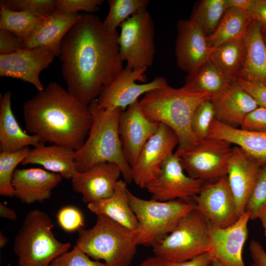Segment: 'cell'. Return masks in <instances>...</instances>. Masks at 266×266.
I'll use <instances>...</instances> for the list:
<instances>
[{"label":"cell","instance_id":"ffe728a7","mask_svg":"<svg viewBox=\"0 0 266 266\" xmlns=\"http://www.w3.org/2000/svg\"><path fill=\"white\" fill-rule=\"evenodd\" d=\"M261 167L240 148H233L227 177L238 217L245 212Z\"/></svg>","mask_w":266,"mask_h":266},{"label":"cell","instance_id":"603a6c76","mask_svg":"<svg viewBox=\"0 0 266 266\" xmlns=\"http://www.w3.org/2000/svg\"><path fill=\"white\" fill-rule=\"evenodd\" d=\"M207 138L221 139L243 150L260 166L266 164V132L249 131L223 124L214 119Z\"/></svg>","mask_w":266,"mask_h":266},{"label":"cell","instance_id":"f6af8a7d","mask_svg":"<svg viewBox=\"0 0 266 266\" xmlns=\"http://www.w3.org/2000/svg\"><path fill=\"white\" fill-rule=\"evenodd\" d=\"M234 81L254 98L260 106L266 108V86L240 79Z\"/></svg>","mask_w":266,"mask_h":266},{"label":"cell","instance_id":"5b68a950","mask_svg":"<svg viewBox=\"0 0 266 266\" xmlns=\"http://www.w3.org/2000/svg\"><path fill=\"white\" fill-rule=\"evenodd\" d=\"M76 245L91 259L108 266H129L138 246L134 231L103 215H97L93 227L77 231Z\"/></svg>","mask_w":266,"mask_h":266},{"label":"cell","instance_id":"5bb4252c","mask_svg":"<svg viewBox=\"0 0 266 266\" xmlns=\"http://www.w3.org/2000/svg\"><path fill=\"white\" fill-rule=\"evenodd\" d=\"M193 200L196 209L216 227H228L239 218L227 175L205 182Z\"/></svg>","mask_w":266,"mask_h":266},{"label":"cell","instance_id":"277c9868","mask_svg":"<svg viewBox=\"0 0 266 266\" xmlns=\"http://www.w3.org/2000/svg\"><path fill=\"white\" fill-rule=\"evenodd\" d=\"M92 126L83 145L75 151L76 171H84L101 163H113L120 167L124 180L133 181L131 167L125 159L119 133V123L123 110L103 109L96 100L89 105Z\"/></svg>","mask_w":266,"mask_h":266},{"label":"cell","instance_id":"bcb514c9","mask_svg":"<svg viewBox=\"0 0 266 266\" xmlns=\"http://www.w3.org/2000/svg\"><path fill=\"white\" fill-rule=\"evenodd\" d=\"M248 12L251 19L259 25L262 32L266 33V0H253Z\"/></svg>","mask_w":266,"mask_h":266},{"label":"cell","instance_id":"816d5d0a","mask_svg":"<svg viewBox=\"0 0 266 266\" xmlns=\"http://www.w3.org/2000/svg\"><path fill=\"white\" fill-rule=\"evenodd\" d=\"M8 242V239L3 234L0 232V248H3Z\"/></svg>","mask_w":266,"mask_h":266},{"label":"cell","instance_id":"30bf717a","mask_svg":"<svg viewBox=\"0 0 266 266\" xmlns=\"http://www.w3.org/2000/svg\"><path fill=\"white\" fill-rule=\"evenodd\" d=\"M232 149L229 142L206 138L178 157L189 176L205 182H214L227 175Z\"/></svg>","mask_w":266,"mask_h":266},{"label":"cell","instance_id":"e575fe53","mask_svg":"<svg viewBox=\"0 0 266 266\" xmlns=\"http://www.w3.org/2000/svg\"><path fill=\"white\" fill-rule=\"evenodd\" d=\"M30 149L25 148L14 152H0V195L12 198L14 191L12 185L13 175L16 166L21 164Z\"/></svg>","mask_w":266,"mask_h":266},{"label":"cell","instance_id":"ac0fdd59","mask_svg":"<svg viewBox=\"0 0 266 266\" xmlns=\"http://www.w3.org/2000/svg\"><path fill=\"white\" fill-rule=\"evenodd\" d=\"M175 54L178 67L192 73L209 60L212 49L207 36L201 29L190 20H179Z\"/></svg>","mask_w":266,"mask_h":266},{"label":"cell","instance_id":"d6986e66","mask_svg":"<svg viewBox=\"0 0 266 266\" xmlns=\"http://www.w3.org/2000/svg\"><path fill=\"white\" fill-rule=\"evenodd\" d=\"M121 174L115 163L97 164L84 171H76L71 178L72 187L88 204L110 197Z\"/></svg>","mask_w":266,"mask_h":266},{"label":"cell","instance_id":"6da1fadb","mask_svg":"<svg viewBox=\"0 0 266 266\" xmlns=\"http://www.w3.org/2000/svg\"><path fill=\"white\" fill-rule=\"evenodd\" d=\"M118 32H111L92 13H81L60 49L67 90L87 105L124 69Z\"/></svg>","mask_w":266,"mask_h":266},{"label":"cell","instance_id":"b9f144b4","mask_svg":"<svg viewBox=\"0 0 266 266\" xmlns=\"http://www.w3.org/2000/svg\"><path fill=\"white\" fill-rule=\"evenodd\" d=\"M57 222L65 231L72 232L84 227V218L77 208L68 206L61 208L57 215Z\"/></svg>","mask_w":266,"mask_h":266},{"label":"cell","instance_id":"7dc6e473","mask_svg":"<svg viewBox=\"0 0 266 266\" xmlns=\"http://www.w3.org/2000/svg\"><path fill=\"white\" fill-rule=\"evenodd\" d=\"M249 251L255 266H266V251L261 243L255 240L251 241Z\"/></svg>","mask_w":266,"mask_h":266},{"label":"cell","instance_id":"52a82bcc","mask_svg":"<svg viewBox=\"0 0 266 266\" xmlns=\"http://www.w3.org/2000/svg\"><path fill=\"white\" fill-rule=\"evenodd\" d=\"M128 195L138 222L134 231L137 245L153 247L170 233L181 219L196 209L193 200H147L137 197L129 190Z\"/></svg>","mask_w":266,"mask_h":266},{"label":"cell","instance_id":"9c48e42d","mask_svg":"<svg viewBox=\"0 0 266 266\" xmlns=\"http://www.w3.org/2000/svg\"><path fill=\"white\" fill-rule=\"evenodd\" d=\"M119 52L125 67L140 69L151 66L155 54L154 26L146 9L130 17L120 26Z\"/></svg>","mask_w":266,"mask_h":266},{"label":"cell","instance_id":"74e56055","mask_svg":"<svg viewBox=\"0 0 266 266\" xmlns=\"http://www.w3.org/2000/svg\"><path fill=\"white\" fill-rule=\"evenodd\" d=\"M214 119L215 110L211 100L202 101L197 107L192 118L191 128L199 140L207 137Z\"/></svg>","mask_w":266,"mask_h":266},{"label":"cell","instance_id":"8fae6325","mask_svg":"<svg viewBox=\"0 0 266 266\" xmlns=\"http://www.w3.org/2000/svg\"><path fill=\"white\" fill-rule=\"evenodd\" d=\"M147 70L124 68L102 88L96 99L98 107L103 109L120 108L124 111L142 95L167 84L166 79L163 76H156L148 83H136V81H146Z\"/></svg>","mask_w":266,"mask_h":266},{"label":"cell","instance_id":"8d00e7d4","mask_svg":"<svg viewBox=\"0 0 266 266\" xmlns=\"http://www.w3.org/2000/svg\"><path fill=\"white\" fill-rule=\"evenodd\" d=\"M266 206V164L262 166L246 203L250 220L259 219Z\"/></svg>","mask_w":266,"mask_h":266},{"label":"cell","instance_id":"3957f363","mask_svg":"<svg viewBox=\"0 0 266 266\" xmlns=\"http://www.w3.org/2000/svg\"><path fill=\"white\" fill-rule=\"evenodd\" d=\"M212 99L209 94L167 84L146 93L139 103L149 119L166 125L176 133L178 145L174 154L178 157L199 141L191 128L192 118L200 103Z\"/></svg>","mask_w":266,"mask_h":266},{"label":"cell","instance_id":"1f68e13d","mask_svg":"<svg viewBox=\"0 0 266 266\" xmlns=\"http://www.w3.org/2000/svg\"><path fill=\"white\" fill-rule=\"evenodd\" d=\"M47 17L35 16L1 7L0 29L12 33L25 44L40 28Z\"/></svg>","mask_w":266,"mask_h":266},{"label":"cell","instance_id":"ba28073f","mask_svg":"<svg viewBox=\"0 0 266 266\" xmlns=\"http://www.w3.org/2000/svg\"><path fill=\"white\" fill-rule=\"evenodd\" d=\"M152 248L154 255L174 262L189 261L210 252L209 222L195 209Z\"/></svg>","mask_w":266,"mask_h":266},{"label":"cell","instance_id":"9a60e30c","mask_svg":"<svg viewBox=\"0 0 266 266\" xmlns=\"http://www.w3.org/2000/svg\"><path fill=\"white\" fill-rule=\"evenodd\" d=\"M55 56L44 47L24 49L15 53L0 55V76L18 79L35 87L44 89L39 74L53 61Z\"/></svg>","mask_w":266,"mask_h":266},{"label":"cell","instance_id":"8992f818","mask_svg":"<svg viewBox=\"0 0 266 266\" xmlns=\"http://www.w3.org/2000/svg\"><path fill=\"white\" fill-rule=\"evenodd\" d=\"M53 227L44 211L34 209L28 212L14 240L18 266H49L68 251L70 243L59 241L52 232Z\"/></svg>","mask_w":266,"mask_h":266},{"label":"cell","instance_id":"836d02e7","mask_svg":"<svg viewBox=\"0 0 266 266\" xmlns=\"http://www.w3.org/2000/svg\"><path fill=\"white\" fill-rule=\"evenodd\" d=\"M149 0H109V11L103 21L104 27L111 32L117 28L133 15L147 9Z\"/></svg>","mask_w":266,"mask_h":266},{"label":"cell","instance_id":"f546056e","mask_svg":"<svg viewBox=\"0 0 266 266\" xmlns=\"http://www.w3.org/2000/svg\"><path fill=\"white\" fill-rule=\"evenodd\" d=\"M251 20L247 11L227 9L216 29L207 36L209 47L212 50L225 43L243 38Z\"/></svg>","mask_w":266,"mask_h":266},{"label":"cell","instance_id":"7bdbcfd3","mask_svg":"<svg viewBox=\"0 0 266 266\" xmlns=\"http://www.w3.org/2000/svg\"><path fill=\"white\" fill-rule=\"evenodd\" d=\"M240 128L256 132H266V108L259 106L244 118Z\"/></svg>","mask_w":266,"mask_h":266},{"label":"cell","instance_id":"e0dca14e","mask_svg":"<svg viewBox=\"0 0 266 266\" xmlns=\"http://www.w3.org/2000/svg\"><path fill=\"white\" fill-rule=\"evenodd\" d=\"M250 214L244 212L233 225L219 228L209 222V236L212 257L223 266H245L242 249L248 235Z\"/></svg>","mask_w":266,"mask_h":266},{"label":"cell","instance_id":"f907efd6","mask_svg":"<svg viewBox=\"0 0 266 266\" xmlns=\"http://www.w3.org/2000/svg\"><path fill=\"white\" fill-rule=\"evenodd\" d=\"M259 219L261 221L264 229V234L266 237V206Z\"/></svg>","mask_w":266,"mask_h":266},{"label":"cell","instance_id":"ee69618b","mask_svg":"<svg viewBox=\"0 0 266 266\" xmlns=\"http://www.w3.org/2000/svg\"><path fill=\"white\" fill-rule=\"evenodd\" d=\"M25 49V43L10 31L0 29V55H7Z\"/></svg>","mask_w":266,"mask_h":266},{"label":"cell","instance_id":"c3c4849f","mask_svg":"<svg viewBox=\"0 0 266 266\" xmlns=\"http://www.w3.org/2000/svg\"><path fill=\"white\" fill-rule=\"evenodd\" d=\"M227 9L235 8L248 11L253 2V0H226Z\"/></svg>","mask_w":266,"mask_h":266},{"label":"cell","instance_id":"d4e9b609","mask_svg":"<svg viewBox=\"0 0 266 266\" xmlns=\"http://www.w3.org/2000/svg\"><path fill=\"white\" fill-rule=\"evenodd\" d=\"M75 151L67 147L39 143L30 149L21 164H37L47 170L71 179L76 171Z\"/></svg>","mask_w":266,"mask_h":266},{"label":"cell","instance_id":"db71d44e","mask_svg":"<svg viewBox=\"0 0 266 266\" xmlns=\"http://www.w3.org/2000/svg\"><path fill=\"white\" fill-rule=\"evenodd\" d=\"M263 37H264V40L266 43V33H263Z\"/></svg>","mask_w":266,"mask_h":266},{"label":"cell","instance_id":"4fadbf2b","mask_svg":"<svg viewBox=\"0 0 266 266\" xmlns=\"http://www.w3.org/2000/svg\"><path fill=\"white\" fill-rule=\"evenodd\" d=\"M179 158L171 154L163 165L158 176L146 187L151 199L162 201H192L205 183L186 175Z\"/></svg>","mask_w":266,"mask_h":266},{"label":"cell","instance_id":"4316f807","mask_svg":"<svg viewBox=\"0 0 266 266\" xmlns=\"http://www.w3.org/2000/svg\"><path fill=\"white\" fill-rule=\"evenodd\" d=\"M81 14L55 12L48 16L43 24L25 44V49L44 47L55 56H59L61 43L68 31L77 22Z\"/></svg>","mask_w":266,"mask_h":266},{"label":"cell","instance_id":"7a4b0ae2","mask_svg":"<svg viewBox=\"0 0 266 266\" xmlns=\"http://www.w3.org/2000/svg\"><path fill=\"white\" fill-rule=\"evenodd\" d=\"M23 109L27 130L43 143L77 151L83 145L92 126L89 105L55 82L26 101Z\"/></svg>","mask_w":266,"mask_h":266},{"label":"cell","instance_id":"7402d4cb","mask_svg":"<svg viewBox=\"0 0 266 266\" xmlns=\"http://www.w3.org/2000/svg\"><path fill=\"white\" fill-rule=\"evenodd\" d=\"M211 101L215 119L235 128L240 126L246 116L260 106L254 98L235 81Z\"/></svg>","mask_w":266,"mask_h":266},{"label":"cell","instance_id":"2e32d148","mask_svg":"<svg viewBox=\"0 0 266 266\" xmlns=\"http://www.w3.org/2000/svg\"><path fill=\"white\" fill-rule=\"evenodd\" d=\"M159 124L145 115L138 100L122 112L119 133L124 157L131 167L135 163L145 144L157 131Z\"/></svg>","mask_w":266,"mask_h":266},{"label":"cell","instance_id":"d590c367","mask_svg":"<svg viewBox=\"0 0 266 266\" xmlns=\"http://www.w3.org/2000/svg\"><path fill=\"white\" fill-rule=\"evenodd\" d=\"M55 0H0V7L47 17L55 12Z\"/></svg>","mask_w":266,"mask_h":266},{"label":"cell","instance_id":"83f0119b","mask_svg":"<svg viewBox=\"0 0 266 266\" xmlns=\"http://www.w3.org/2000/svg\"><path fill=\"white\" fill-rule=\"evenodd\" d=\"M127 184L125 180L119 179L110 197L88 203L87 207L96 216H105L134 231L138 222L130 205Z\"/></svg>","mask_w":266,"mask_h":266},{"label":"cell","instance_id":"7c38bea8","mask_svg":"<svg viewBox=\"0 0 266 266\" xmlns=\"http://www.w3.org/2000/svg\"><path fill=\"white\" fill-rule=\"evenodd\" d=\"M178 145L176 133L166 125L160 123L131 167L133 181L139 187L145 188L158 176L163 164Z\"/></svg>","mask_w":266,"mask_h":266},{"label":"cell","instance_id":"4dcf8cb0","mask_svg":"<svg viewBox=\"0 0 266 266\" xmlns=\"http://www.w3.org/2000/svg\"><path fill=\"white\" fill-rule=\"evenodd\" d=\"M243 38L221 45L212 49L210 56L209 60L233 81L238 77L243 64L245 52Z\"/></svg>","mask_w":266,"mask_h":266},{"label":"cell","instance_id":"f1b7e54d","mask_svg":"<svg viewBox=\"0 0 266 266\" xmlns=\"http://www.w3.org/2000/svg\"><path fill=\"white\" fill-rule=\"evenodd\" d=\"M233 82L209 60L188 74L183 87L191 91L209 94L213 99L225 92Z\"/></svg>","mask_w":266,"mask_h":266},{"label":"cell","instance_id":"cb8c5ba5","mask_svg":"<svg viewBox=\"0 0 266 266\" xmlns=\"http://www.w3.org/2000/svg\"><path fill=\"white\" fill-rule=\"evenodd\" d=\"M243 39L245 57L237 79L266 86V43L261 28L255 21L251 20Z\"/></svg>","mask_w":266,"mask_h":266},{"label":"cell","instance_id":"f5cc1de1","mask_svg":"<svg viewBox=\"0 0 266 266\" xmlns=\"http://www.w3.org/2000/svg\"><path fill=\"white\" fill-rule=\"evenodd\" d=\"M210 266H223L218 260L213 259ZM250 266H255L253 263Z\"/></svg>","mask_w":266,"mask_h":266},{"label":"cell","instance_id":"d6a6232c","mask_svg":"<svg viewBox=\"0 0 266 266\" xmlns=\"http://www.w3.org/2000/svg\"><path fill=\"white\" fill-rule=\"evenodd\" d=\"M227 9L226 0H201L195 6L189 20L208 36L216 29Z\"/></svg>","mask_w":266,"mask_h":266},{"label":"cell","instance_id":"44dd1931","mask_svg":"<svg viewBox=\"0 0 266 266\" xmlns=\"http://www.w3.org/2000/svg\"><path fill=\"white\" fill-rule=\"evenodd\" d=\"M62 179L60 174L41 168L16 169L12 179L14 197L26 204L43 202Z\"/></svg>","mask_w":266,"mask_h":266},{"label":"cell","instance_id":"60d3db41","mask_svg":"<svg viewBox=\"0 0 266 266\" xmlns=\"http://www.w3.org/2000/svg\"><path fill=\"white\" fill-rule=\"evenodd\" d=\"M212 260L209 252L184 262L171 261L154 255L147 258L136 266H210Z\"/></svg>","mask_w":266,"mask_h":266},{"label":"cell","instance_id":"f35d334b","mask_svg":"<svg viewBox=\"0 0 266 266\" xmlns=\"http://www.w3.org/2000/svg\"><path fill=\"white\" fill-rule=\"evenodd\" d=\"M49 266H108L104 262L92 260L78 246L75 245L55 259Z\"/></svg>","mask_w":266,"mask_h":266},{"label":"cell","instance_id":"ab89813d","mask_svg":"<svg viewBox=\"0 0 266 266\" xmlns=\"http://www.w3.org/2000/svg\"><path fill=\"white\" fill-rule=\"evenodd\" d=\"M55 12L59 13H78L83 11L91 13L99 10L103 0H56Z\"/></svg>","mask_w":266,"mask_h":266},{"label":"cell","instance_id":"484cf974","mask_svg":"<svg viewBox=\"0 0 266 266\" xmlns=\"http://www.w3.org/2000/svg\"><path fill=\"white\" fill-rule=\"evenodd\" d=\"M11 96L7 91L0 98V152H14L41 142L38 136L20 127L12 110Z\"/></svg>","mask_w":266,"mask_h":266},{"label":"cell","instance_id":"681fc988","mask_svg":"<svg viewBox=\"0 0 266 266\" xmlns=\"http://www.w3.org/2000/svg\"><path fill=\"white\" fill-rule=\"evenodd\" d=\"M0 217L10 220H15L17 218L16 212L7 206L2 202H0Z\"/></svg>","mask_w":266,"mask_h":266}]
</instances>
